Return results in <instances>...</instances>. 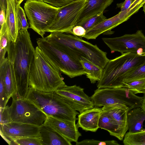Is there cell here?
<instances>
[{
	"label": "cell",
	"instance_id": "6da1fadb",
	"mask_svg": "<svg viewBox=\"0 0 145 145\" xmlns=\"http://www.w3.org/2000/svg\"><path fill=\"white\" fill-rule=\"evenodd\" d=\"M35 49L27 30L20 29L16 41H9L7 57L14 75L16 87V94L12 99L26 98L29 89V74Z\"/></svg>",
	"mask_w": 145,
	"mask_h": 145
},
{
	"label": "cell",
	"instance_id": "7a4b0ae2",
	"mask_svg": "<svg viewBox=\"0 0 145 145\" xmlns=\"http://www.w3.org/2000/svg\"><path fill=\"white\" fill-rule=\"evenodd\" d=\"M44 38L80 60L82 57H84L103 69L110 60L107 57V53L97 45L72 34L53 32Z\"/></svg>",
	"mask_w": 145,
	"mask_h": 145
},
{
	"label": "cell",
	"instance_id": "3957f363",
	"mask_svg": "<svg viewBox=\"0 0 145 145\" xmlns=\"http://www.w3.org/2000/svg\"><path fill=\"white\" fill-rule=\"evenodd\" d=\"M59 72L38 46L36 47L29 71V86L44 92L55 91L65 84Z\"/></svg>",
	"mask_w": 145,
	"mask_h": 145
},
{
	"label": "cell",
	"instance_id": "277c9868",
	"mask_svg": "<svg viewBox=\"0 0 145 145\" xmlns=\"http://www.w3.org/2000/svg\"><path fill=\"white\" fill-rule=\"evenodd\" d=\"M145 61V54L124 53L110 60L103 70L101 78L97 82L98 89L123 87L127 75Z\"/></svg>",
	"mask_w": 145,
	"mask_h": 145
},
{
	"label": "cell",
	"instance_id": "5b68a950",
	"mask_svg": "<svg viewBox=\"0 0 145 145\" xmlns=\"http://www.w3.org/2000/svg\"><path fill=\"white\" fill-rule=\"evenodd\" d=\"M26 98L35 104L47 116L76 121L79 113L72 108L55 91L46 92L29 87Z\"/></svg>",
	"mask_w": 145,
	"mask_h": 145
},
{
	"label": "cell",
	"instance_id": "8992f818",
	"mask_svg": "<svg viewBox=\"0 0 145 145\" xmlns=\"http://www.w3.org/2000/svg\"><path fill=\"white\" fill-rule=\"evenodd\" d=\"M0 124L17 122L40 126L47 117L44 113L26 98L12 99L10 106L0 107Z\"/></svg>",
	"mask_w": 145,
	"mask_h": 145
},
{
	"label": "cell",
	"instance_id": "52a82bcc",
	"mask_svg": "<svg viewBox=\"0 0 145 145\" xmlns=\"http://www.w3.org/2000/svg\"><path fill=\"white\" fill-rule=\"evenodd\" d=\"M38 46L59 71L71 78L86 74L80 60L46 40L37 39Z\"/></svg>",
	"mask_w": 145,
	"mask_h": 145
},
{
	"label": "cell",
	"instance_id": "ba28073f",
	"mask_svg": "<svg viewBox=\"0 0 145 145\" xmlns=\"http://www.w3.org/2000/svg\"><path fill=\"white\" fill-rule=\"evenodd\" d=\"M59 7L39 0H27L24 8L30 28L42 37L53 22Z\"/></svg>",
	"mask_w": 145,
	"mask_h": 145
},
{
	"label": "cell",
	"instance_id": "9c48e42d",
	"mask_svg": "<svg viewBox=\"0 0 145 145\" xmlns=\"http://www.w3.org/2000/svg\"><path fill=\"white\" fill-rule=\"evenodd\" d=\"M91 97L94 107L120 104L126 106L130 110L141 106L143 99V97L136 95L125 87L97 88Z\"/></svg>",
	"mask_w": 145,
	"mask_h": 145
},
{
	"label": "cell",
	"instance_id": "30bf717a",
	"mask_svg": "<svg viewBox=\"0 0 145 145\" xmlns=\"http://www.w3.org/2000/svg\"><path fill=\"white\" fill-rule=\"evenodd\" d=\"M99 122V128L107 131L110 135L123 140L128 130L127 116L129 108L122 104L103 106Z\"/></svg>",
	"mask_w": 145,
	"mask_h": 145
},
{
	"label": "cell",
	"instance_id": "8fae6325",
	"mask_svg": "<svg viewBox=\"0 0 145 145\" xmlns=\"http://www.w3.org/2000/svg\"><path fill=\"white\" fill-rule=\"evenodd\" d=\"M87 0H79L59 7L52 25L46 32H59L72 34L79 15Z\"/></svg>",
	"mask_w": 145,
	"mask_h": 145
},
{
	"label": "cell",
	"instance_id": "7c38bea8",
	"mask_svg": "<svg viewBox=\"0 0 145 145\" xmlns=\"http://www.w3.org/2000/svg\"><path fill=\"white\" fill-rule=\"evenodd\" d=\"M111 52H118L121 54L131 52L138 55L145 54V36L141 30L134 33L121 36L102 38Z\"/></svg>",
	"mask_w": 145,
	"mask_h": 145
},
{
	"label": "cell",
	"instance_id": "4fadbf2b",
	"mask_svg": "<svg viewBox=\"0 0 145 145\" xmlns=\"http://www.w3.org/2000/svg\"><path fill=\"white\" fill-rule=\"evenodd\" d=\"M72 108L81 113L94 107L91 97L84 91V89L76 85H65L55 91Z\"/></svg>",
	"mask_w": 145,
	"mask_h": 145
},
{
	"label": "cell",
	"instance_id": "5bb4252c",
	"mask_svg": "<svg viewBox=\"0 0 145 145\" xmlns=\"http://www.w3.org/2000/svg\"><path fill=\"white\" fill-rule=\"evenodd\" d=\"M0 129L2 137L9 144L15 139L39 137V126L31 124L10 122L0 124Z\"/></svg>",
	"mask_w": 145,
	"mask_h": 145
},
{
	"label": "cell",
	"instance_id": "9a60e30c",
	"mask_svg": "<svg viewBox=\"0 0 145 145\" xmlns=\"http://www.w3.org/2000/svg\"><path fill=\"white\" fill-rule=\"evenodd\" d=\"M137 12L133 9L120 11L117 15L106 19L100 23L86 31V34L82 37L88 40L95 39L101 34L108 33L112 34L114 32L111 30L120 24L127 20L132 15Z\"/></svg>",
	"mask_w": 145,
	"mask_h": 145
},
{
	"label": "cell",
	"instance_id": "2e32d148",
	"mask_svg": "<svg viewBox=\"0 0 145 145\" xmlns=\"http://www.w3.org/2000/svg\"><path fill=\"white\" fill-rule=\"evenodd\" d=\"M75 122L48 116L44 123L52 127L71 142H76L82 135Z\"/></svg>",
	"mask_w": 145,
	"mask_h": 145
},
{
	"label": "cell",
	"instance_id": "e0dca14e",
	"mask_svg": "<svg viewBox=\"0 0 145 145\" xmlns=\"http://www.w3.org/2000/svg\"><path fill=\"white\" fill-rule=\"evenodd\" d=\"M102 108L94 107L78 114L76 125L86 131H96L99 128V122Z\"/></svg>",
	"mask_w": 145,
	"mask_h": 145
},
{
	"label": "cell",
	"instance_id": "ac0fdd59",
	"mask_svg": "<svg viewBox=\"0 0 145 145\" xmlns=\"http://www.w3.org/2000/svg\"><path fill=\"white\" fill-rule=\"evenodd\" d=\"M114 0H87L78 18L76 25L91 17L103 12ZM75 25V26H76Z\"/></svg>",
	"mask_w": 145,
	"mask_h": 145
},
{
	"label": "cell",
	"instance_id": "d6986e66",
	"mask_svg": "<svg viewBox=\"0 0 145 145\" xmlns=\"http://www.w3.org/2000/svg\"><path fill=\"white\" fill-rule=\"evenodd\" d=\"M19 4L15 0H7L6 22L9 41L14 42L18 35L17 12Z\"/></svg>",
	"mask_w": 145,
	"mask_h": 145
},
{
	"label": "cell",
	"instance_id": "ffe728a7",
	"mask_svg": "<svg viewBox=\"0 0 145 145\" xmlns=\"http://www.w3.org/2000/svg\"><path fill=\"white\" fill-rule=\"evenodd\" d=\"M42 145H72L71 142L50 125L43 123L39 126Z\"/></svg>",
	"mask_w": 145,
	"mask_h": 145
},
{
	"label": "cell",
	"instance_id": "44dd1931",
	"mask_svg": "<svg viewBox=\"0 0 145 145\" xmlns=\"http://www.w3.org/2000/svg\"><path fill=\"white\" fill-rule=\"evenodd\" d=\"M3 71L4 84L6 94L9 99L12 97L14 98L15 96L16 87L14 75L10 63L7 57L1 64Z\"/></svg>",
	"mask_w": 145,
	"mask_h": 145
},
{
	"label": "cell",
	"instance_id": "7402d4cb",
	"mask_svg": "<svg viewBox=\"0 0 145 145\" xmlns=\"http://www.w3.org/2000/svg\"><path fill=\"white\" fill-rule=\"evenodd\" d=\"M145 112L140 107L133 108L128 112L127 124L129 132L135 133L144 130Z\"/></svg>",
	"mask_w": 145,
	"mask_h": 145
},
{
	"label": "cell",
	"instance_id": "603a6c76",
	"mask_svg": "<svg viewBox=\"0 0 145 145\" xmlns=\"http://www.w3.org/2000/svg\"><path fill=\"white\" fill-rule=\"evenodd\" d=\"M80 61L86 72V77L91 83L94 84L100 81L103 69L84 57H81Z\"/></svg>",
	"mask_w": 145,
	"mask_h": 145
},
{
	"label": "cell",
	"instance_id": "cb8c5ba5",
	"mask_svg": "<svg viewBox=\"0 0 145 145\" xmlns=\"http://www.w3.org/2000/svg\"><path fill=\"white\" fill-rule=\"evenodd\" d=\"M123 143L124 145H145V129L136 132L126 133Z\"/></svg>",
	"mask_w": 145,
	"mask_h": 145
},
{
	"label": "cell",
	"instance_id": "d4e9b609",
	"mask_svg": "<svg viewBox=\"0 0 145 145\" xmlns=\"http://www.w3.org/2000/svg\"><path fill=\"white\" fill-rule=\"evenodd\" d=\"M145 79V61L131 71L126 76L125 83L138 80Z\"/></svg>",
	"mask_w": 145,
	"mask_h": 145
},
{
	"label": "cell",
	"instance_id": "484cf974",
	"mask_svg": "<svg viewBox=\"0 0 145 145\" xmlns=\"http://www.w3.org/2000/svg\"><path fill=\"white\" fill-rule=\"evenodd\" d=\"M123 87L128 88L136 94L145 93V79L133 81L125 83Z\"/></svg>",
	"mask_w": 145,
	"mask_h": 145
},
{
	"label": "cell",
	"instance_id": "4316f807",
	"mask_svg": "<svg viewBox=\"0 0 145 145\" xmlns=\"http://www.w3.org/2000/svg\"><path fill=\"white\" fill-rule=\"evenodd\" d=\"M106 19V18L103 12L91 17L77 25L82 26L87 31Z\"/></svg>",
	"mask_w": 145,
	"mask_h": 145
},
{
	"label": "cell",
	"instance_id": "83f0119b",
	"mask_svg": "<svg viewBox=\"0 0 145 145\" xmlns=\"http://www.w3.org/2000/svg\"><path fill=\"white\" fill-rule=\"evenodd\" d=\"M9 100L6 94L3 70L0 67V107H5Z\"/></svg>",
	"mask_w": 145,
	"mask_h": 145
},
{
	"label": "cell",
	"instance_id": "f1b7e54d",
	"mask_svg": "<svg viewBox=\"0 0 145 145\" xmlns=\"http://www.w3.org/2000/svg\"><path fill=\"white\" fill-rule=\"evenodd\" d=\"M14 143L19 145H42L39 137H28L12 140Z\"/></svg>",
	"mask_w": 145,
	"mask_h": 145
},
{
	"label": "cell",
	"instance_id": "f546056e",
	"mask_svg": "<svg viewBox=\"0 0 145 145\" xmlns=\"http://www.w3.org/2000/svg\"><path fill=\"white\" fill-rule=\"evenodd\" d=\"M76 145H119L117 141L115 140H108L101 141L93 139H85L81 141H77Z\"/></svg>",
	"mask_w": 145,
	"mask_h": 145
},
{
	"label": "cell",
	"instance_id": "4dcf8cb0",
	"mask_svg": "<svg viewBox=\"0 0 145 145\" xmlns=\"http://www.w3.org/2000/svg\"><path fill=\"white\" fill-rule=\"evenodd\" d=\"M25 10L20 5L17 12L18 27L19 31L20 29L27 30L29 24L27 23Z\"/></svg>",
	"mask_w": 145,
	"mask_h": 145
},
{
	"label": "cell",
	"instance_id": "1f68e13d",
	"mask_svg": "<svg viewBox=\"0 0 145 145\" xmlns=\"http://www.w3.org/2000/svg\"><path fill=\"white\" fill-rule=\"evenodd\" d=\"M56 7H61L79 0H39Z\"/></svg>",
	"mask_w": 145,
	"mask_h": 145
},
{
	"label": "cell",
	"instance_id": "d6a6232c",
	"mask_svg": "<svg viewBox=\"0 0 145 145\" xmlns=\"http://www.w3.org/2000/svg\"><path fill=\"white\" fill-rule=\"evenodd\" d=\"M86 31L82 26L76 25L72 29V34L82 38L86 34Z\"/></svg>",
	"mask_w": 145,
	"mask_h": 145
},
{
	"label": "cell",
	"instance_id": "836d02e7",
	"mask_svg": "<svg viewBox=\"0 0 145 145\" xmlns=\"http://www.w3.org/2000/svg\"><path fill=\"white\" fill-rule=\"evenodd\" d=\"M132 4V0H125L122 3H117V7L118 8L120 9V12H122L129 9Z\"/></svg>",
	"mask_w": 145,
	"mask_h": 145
},
{
	"label": "cell",
	"instance_id": "e575fe53",
	"mask_svg": "<svg viewBox=\"0 0 145 145\" xmlns=\"http://www.w3.org/2000/svg\"><path fill=\"white\" fill-rule=\"evenodd\" d=\"M145 3V0H136L132 4L130 8H133L136 7L141 8L143 7Z\"/></svg>",
	"mask_w": 145,
	"mask_h": 145
},
{
	"label": "cell",
	"instance_id": "d590c367",
	"mask_svg": "<svg viewBox=\"0 0 145 145\" xmlns=\"http://www.w3.org/2000/svg\"><path fill=\"white\" fill-rule=\"evenodd\" d=\"M0 10H3L6 14L7 6V0H0Z\"/></svg>",
	"mask_w": 145,
	"mask_h": 145
},
{
	"label": "cell",
	"instance_id": "8d00e7d4",
	"mask_svg": "<svg viewBox=\"0 0 145 145\" xmlns=\"http://www.w3.org/2000/svg\"><path fill=\"white\" fill-rule=\"evenodd\" d=\"M6 14L4 11L0 10V27L6 22Z\"/></svg>",
	"mask_w": 145,
	"mask_h": 145
},
{
	"label": "cell",
	"instance_id": "74e56055",
	"mask_svg": "<svg viewBox=\"0 0 145 145\" xmlns=\"http://www.w3.org/2000/svg\"><path fill=\"white\" fill-rule=\"evenodd\" d=\"M140 107L145 112V94H144L143 97V99Z\"/></svg>",
	"mask_w": 145,
	"mask_h": 145
},
{
	"label": "cell",
	"instance_id": "f35d334b",
	"mask_svg": "<svg viewBox=\"0 0 145 145\" xmlns=\"http://www.w3.org/2000/svg\"><path fill=\"white\" fill-rule=\"evenodd\" d=\"M16 2L18 3L20 5L21 3L24 0H15Z\"/></svg>",
	"mask_w": 145,
	"mask_h": 145
},
{
	"label": "cell",
	"instance_id": "ab89813d",
	"mask_svg": "<svg viewBox=\"0 0 145 145\" xmlns=\"http://www.w3.org/2000/svg\"><path fill=\"white\" fill-rule=\"evenodd\" d=\"M143 11L144 12V13L145 14V3L144 4L143 6Z\"/></svg>",
	"mask_w": 145,
	"mask_h": 145
},
{
	"label": "cell",
	"instance_id": "60d3db41",
	"mask_svg": "<svg viewBox=\"0 0 145 145\" xmlns=\"http://www.w3.org/2000/svg\"><path fill=\"white\" fill-rule=\"evenodd\" d=\"M132 0V4L133 3V2L136 0Z\"/></svg>",
	"mask_w": 145,
	"mask_h": 145
},
{
	"label": "cell",
	"instance_id": "b9f144b4",
	"mask_svg": "<svg viewBox=\"0 0 145 145\" xmlns=\"http://www.w3.org/2000/svg\"><path fill=\"white\" fill-rule=\"evenodd\" d=\"M144 94H145V93Z\"/></svg>",
	"mask_w": 145,
	"mask_h": 145
}]
</instances>
